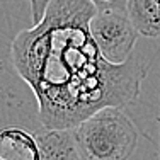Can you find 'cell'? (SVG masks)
I'll return each instance as SVG.
<instances>
[{"mask_svg": "<svg viewBox=\"0 0 160 160\" xmlns=\"http://www.w3.org/2000/svg\"><path fill=\"white\" fill-rule=\"evenodd\" d=\"M90 0H51L32 28L10 46L14 68L31 87L38 118L46 129H72L108 106L124 108L140 96L148 63H111L89 29Z\"/></svg>", "mask_w": 160, "mask_h": 160, "instance_id": "1", "label": "cell"}, {"mask_svg": "<svg viewBox=\"0 0 160 160\" xmlns=\"http://www.w3.org/2000/svg\"><path fill=\"white\" fill-rule=\"evenodd\" d=\"M83 160H128L138 145V129L123 108L108 106L72 128Z\"/></svg>", "mask_w": 160, "mask_h": 160, "instance_id": "2", "label": "cell"}, {"mask_svg": "<svg viewBox=\"0 0 160 160\" xmlns=\"http://www.w3.org/2000/svg\"><path fill=\"white\" fill-rule=\"evenodd\" d=\"M89 29L108 62L119 65L131 58L140 32L129 21L126 10H96Z\"/></svg>", "mask_w": 160, "mask_h": 160, "instance_id": "3", "label": "cell"}, {"mask_svg": "<svg viewBox=\"0 0 160 160\" xmlns=\"http://www.w3.org/2000/svg\"><path fill=\"white\" fill-rule=\"evenodd\" d=\"M0 160H41L36 135L17 126L0 129Z\"/></svg>", "mask_w": 160, "mask_h": 160, "instance_id": "4", "label": "cell"}, {"mask_svg": "<svg viewBox=\"0 0 160 160\" xmlns=\"http://www.w3.org/2000/svg\"><path fill=\"white\" fill-rule=\"evenodd\" d=\"M41 160H83L72 129H46L36 133Z\"/></svg>", "mask_w": 160, "mask_h": 160, "instance_id": "5", "label": "cell"}, {"mask_svg": "<svg viewBox=\"0 0 160 160\" xmlns=\"http://www.w3.org/2000/svg\"><path fill=\"white\" fill-rule=\"evenodd\" d=\"M126 14L140 36L160 38V0H126Z\"/></svg>", "mask_w": 160, "mask_h": 160, "instance_id": "6", "label": "cell"}, {"mask_svg": "<svg viewBox=\"0 0 160 160\" xmlns=\"http://www.w3.org/2000/svg\"><path fill=\"white\" fill-rule=\"evenodd\" d=\"M51 0H29L31 3V16H32V24L39 22L44 16V10H46L48 3ZM90 2L96 5L97 10H126V0H90Z\"/></svg>", "mask_w": 160, "mask_h": 160, "instance_id": "7", "label": "cell"}]
</instances>
